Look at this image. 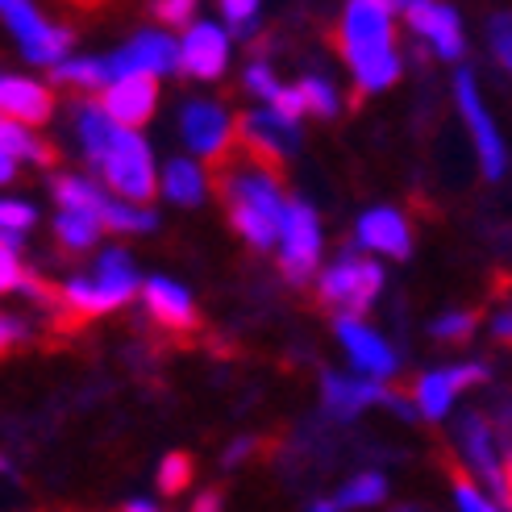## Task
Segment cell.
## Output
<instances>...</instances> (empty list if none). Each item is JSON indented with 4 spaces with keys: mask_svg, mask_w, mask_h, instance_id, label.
I'll return each mask as SVG.
<instances>
[{
    "mask_svg": "<svg viewBox=\"0 0 512 512\" xmlns=\"http://www.w3.org/2000/svg\"><path fill=\"white\" fill-rule=\"evenodd\" d=\"M396 512H413V508H396Z\"/></svg>",
    "mask_w": 512,
    "mask_h": 512,
    "instance_id": "681fc988",
    "label": "cell"
},
{
    "mask_svg": "<svg viewBox=\"0 0 512 512\" xmlns=\"http://www.w3.org/2000/svg\"><path fill=\"white\" fill-rule=\"evenodd\" d=\"M13 167H17V159L0 150V184H5V179H13Z\"/></svg>",
    "mask_w": 512,
    "mask_h": 512,
    "instance_id": "b9f144b4",
    "label": "cell"
},
{
    "mask_svg": "<svg viewBox=\"0 0 512 512\" xmlns=\"http://www.w3.org/2000/svg\"><path fill=\"white\" fill-rule=\"evenodd\" d=\"M163 192L175 200V204H200L204 200V171L188 159H175L167 163L163 171Z\"/></svg>",
    "mask_w": 512,
    "mask_h": 512,
    "instance_id": "ffe728a7",
    "label": "cell"
},
{
    "mask_svg": "<svg viewBox=\"0 0 512 512\" xmlns=\"http://www.w3.org/2000/svg\"><path fill=\"white\" fill-rule=\"evenodd\" d=\"M25 284V267L17 263V238L0 234V292H13Z\"/></svg>",
    "mask_w": 512,
    "mask_h": 512,
    "instance_id": "4dcf8cb0",
    "label": "cell"
},
{
    "mask_svg": "<svg viewBox=\"0 0 512 512\" xmlns=\"http://www.w3.org/2000/svg\"><path fill=\"white\" fill-rule=\"evenodd\" d=\"M100 229L105 225H100L96 217H88V213H59V221H55V234L67 250H88Z\"/></svg>",
    "mask_w": 512,
    "mask_h": 512,
    "instance_id": "cb8c5ba5",
    "label": "cell"
},
{
    "mask_svg": "<svg viewBox=\"0 0 512 512\" xmlns=\"http://www.w3.org/2000/svg\"><path fill=\"white\" fill-rule=\"evenodd\" d=\"M30 225H34V209H30V204H21V200H0V234L21 238Z\"/></svg>",
    "mask_w": 512,
    "mask_h": 512,
    "instance_id": "1f68e13d",
    "label": "cell"
},
{
    "mask_svg": "<svg viewBox=\"0 0 512 512\" xmlns=\"http://www.w3.org/2000/svg\"><path fill=\"white\" fill-rule=\"evenodd\" d=\"M379 5L388 9V13H396V9H408V0H379Z\"/></svg>",
    "mask_w": 512,
    "mask_h": 512,
    "instance_id": "bcb514c9",
    "label": "cell"
},
{
    "mask_svg": "<svg viewBox=\"0 0 512 512\" xmlns=\"http://www.w3.org/2000/svg\"><path fill=\"white\" fill-rule=\"evenodd\" d=\"M55 109L50 88L34 80H17V75H0V117L17 125H42Z\"/></svg>",
    "mask_w": 512,
    "mask_h": 512,
    "instance_id": "5bb4252c",
    "label": "cell"
},
{
    "mask_svg": "<svg viewBox=\"0 0 512 512\" xmlns=\"http://www.w3.org/2000/svg\"><path fill=\"white\" fill-rule=\"evenodd\" d=\"M155 225V213L146 209H130V204H109L105 209V229H117V234H134V229H150Z\"/></svg>",
    "mask_w": 512,
    "mask_h": 512,
    "instance_id": "f1b7e54d",
    "label": "cell"
},
{
    "mask_svg": "<svg viewBox=\"0 0 512 512\" xmlns=\"http://www.w3.org/2000/svg\"><path fill=\"white\" fill-rule=\"evenodd\" d=\"M55 75L63 84H80V88H100L105 92L109 88V63H100V59H75V63H59Z\"/></svg>",
    "mask_w": 512,
    "mask_h": 512,
    "instance_id": "d4e9b609",
    "label": "cell"
},
{
    "mask_svg": "<svg viewBox=\"0 0 512 512\" xmlns=\"http://www.w3.org/2000/svg\"><path fill=\"white\" fill-rule=\"evenodd\" d=\"M221 13L234 30H250L254 25V13H259V0H221Z\"/></svg>",
    "mask_w": 512,
    "mask_h": 512,
    "instance_id": "8d00e7d4",
    "label": "cell"
},
{
    "mask_svg": "<svg viewBox=\"0 0 512 512\" xmlns=\"http://www.w3.org/2000/svg\"><path fill=\"white\" fill-rule=\"evenodd\" d=\"M454 92H458V109H463L467 117V130L475 138V150H479V163H483V175L496 179L504 171V146H500V134H496V125L488 121V109H483V100L475 92V80L463 71L454 80Z\"/></svg>",
    "mask_w": 512,
    "mask_h": 512,
    "instance_id": "52a82bcc",
    "label": "cell"
},
{
    "mask_svg": "<svg viewBox=\"0 0 512 512\" xmlns=\"http://www.w3.org/2000/svg\"><path fill=\"white\" fill-rule=\"evenodd\" d=\"M279 242H284V250H279V271H284V279H292V284H304V279L317 271V259H321V225H317V213L304 200L288 204Z\"/></svg>",
    "mask_w": 512,
    "mask_h": 512,
    "instance_id": "5b68a950",
    "label": "cell"
},
{
    "mask_svg": "<svg viewBox=\"0 0 512 512\" xmlns=\"http://www.w3.org/2000/svg\"><path fill=\"white\" fill-rule=\"evenodd\" d=\"M67 46H71V30H59V25H50V30H46L34 46H25V59H30V63H50V67H59L63 55H67Z\"/></svg>",
    "mask_w": 512,
    "mask_h": 512,
    "instance_id": "4316f807",
    "label": "cell"
},
{
    "mask_svg": "<svg viewBox=\"0 0 512 512\" xmlns=\"http://www.w3.org/2000/svg\"><path fill=\"white\" fill-rule=\"evenodd\" d=\"M358 246L379 250V254H392V259H408V250H413L404 217L392 213V209H371L363 221H358Z\"/></svg>",
    "mask_w": 512,
    "mask_h": 512,
    "instance_id": "e0dca14e",
    "label": "cell"
},
{
    "mask_svg": "<svg viewBox=\"0 0 512 512\" xmlns=\"http://www.w3.org/2000/svg\"><path fill=\"white\" fill-rule=\"evenodd\" d=\"M179 63V46L163 34H138L125 50L109 59L113 80H130V75H167Z\"/></svg>",
    "mask_w": 512,
    "mask_h": 512,
    "instance_id": "ba28073f",
    "label": "cell"
},
{
    "mask_svg": "<svg viewBox=\"0 0 512 512\" xmlns=\"http://www.w3.org/2000/svg\"><path fill=\"white\" fill-rule=\"evenodd\" d=\"M159 105V84L155 75H130V80H113L105 92H100V109H105L109 121L125 125V130H138L142 121L155 117Z\"/></svg>",
    "mask_w": 512,
    "mask_h": 512,
    "instance_id": "8992f818",
    "label": "cell"
},
{
    "mask_svg": "<svg viewBox=\"0 0 512 512\" xmlns=\"http://www.w3.org/2000/svg\"><path fill=\"white\" fill-rule=\"evenodd\" d=\"M271 113L296 125L304 113H309V109H304V96H300V88H279V96L271 100Z\"/></svg>",
    "mask_w": 512,
    "mask_h": 512,
    "instance_id": "e575fe53",
    "label": "cell"
},
{
    "mask_svg": "<svg viewBox=\"0 0 512 512\" xmlns=\"http://www.w3.org/2000/svg\"><path fill=\"white\" fill-rule=\"evenodd\" d=\"M188 483H192V458L188 454H167L163 467H159V488L167 496H175V492H184Z\"/></svg>",
    "mask_w": 512,
    "mask_h": 512,
    "instance_id": "f546056e",
    "label": "cell"
},
{
    "mask_svg": "<svg viewBox=\"0 0 512 512\" xmlns=\"http://www.w3.org/2000/svg\"><path fill=\"white\" fill-rule=\"evenodd\" d=\"M483 375H488V367H479V363L421 375V383H417V413H425V417H433V421L446 417L450 404H454V396L463 392V388H471V383H479Z\"/></svg>",
    "mask_w": 512,
    "mask_h": 512,
    "instance_id": "7c38bea8",
    "label": "cell"
},
{
    "mask_svg": "<svg viewBox=\"0 0 512 512\" xmlns=\"http://www.w3.org/2000/svg\"><path fill=\"white\" fill-rule=\"evenodd\" d=\"M371 400H388V392L379 388V379H350V375H325V404L342 417H354L358 408H367Z\"/></svg>",
    "mask_w": 512,
    "mask_h": 512,
    "instance_id": "ac0fdd59",
    "label": "cell"
},
{
    "mask_svg": "<svg viewBox=\"0 0 512 512\" xmlns=\"http://www.w3.org/2000/svg\"><path fill=\"white\" fill-rule=\"evenodd\" d=\"M71 5H84V9H92V5H100V0H71Z\"/></svg>",
    "mask_w": 512,
    "mask_h": 512,
    "instance_id": "7dc6e473",
    "label": "cell"
},
{
    "mask_svg": "<svg viewBox=\"0 0 512 512\" xmlns=\"http://www.w3.org/2000/svg\"><path fill=\"white\" fill-rule=\"evenodd\" d=\"M338 334H342V342H346V350H350V358L358 367H363L367 375H375V379H388L392 371H396V354L388 350V342H383L375 329H367L363 321H354V317H342L338 321Z\"/></svg>",
    "mask_w": 512,
    "mask_h": 512,
    "instance_id": "9a60e30c",
    "label": "cell"
},
{
    "mask_svg": "<svg viewBox=\"0 0 512 512\" xmlns=\"http://www.w3.org/2000/svg\"><path fill=\"white\" fill-rule=\"evenodd\" d=\"M492 50H496V59L508 67L512 75V13H500L492 17Z\"/></svg>",
    "mask_w": 512,
    "mask_h": 512,
    "instance_id": "d6a6232c",
    "label": "cell"
},
{
    "mask_svg": "<svg viewBox=\"0 0 512 512\" xmlns=\"http://www.w3.org/2000/svg\"><path fill=\"white\" fill-rule=\"evenodd\" d=\"M196 5H200V0H159L155 17H159L163 25H188L192 13H196Z\"/></svg>",
    "mask_w": 512,
    "mask_h": 512,
    "instance_id": "d590c367",
    "label": "cell"
},
{
    "mask_svg": "<svg viewBox=\"0 0 512 512\" xmlns=\"http://www.w3.org/2000/svg\"><path fill=\"white\" fill-rule=\"evenodd\" d=\"M338 50L363 92H379L396 84L400 55L392 46V13L379 0H350L346 21L338 30Z\"/></svg>",
    "mask_w": 512,
    "mask_h": 512,
    "instance_id": "3957f363",
    "label": "cell"
},
{
    "mask_svg": "<svg viewBox=\"0 0 512 512\" xmlns=\"http://www.w3.org/2000/svg\"><path fill=\"white\" fill-rule=\"evenodd\" d=\"M55 200L63 204V213H88V217H96L100 225H105V209L113 204L100 188H92L88 179H75V175L55 179Z\"/></svg>",
    "mask_w": 512,
    "mask_h": 512,
    "instance_id": "d6986e66",
    "label": "cell"
},
{
    "mask_svg": "<svg viewBox=\"0 0 512 512\" xmlns=\"http://www.w3.org/2000/svg\"><path fill=\"white\" fill-rule=\"evenodd\" d=\"M404 17L421 38H429V46L438 50L442 59L463 55V25H458L450 5H442V0H408Z\"/></svg>",
    "mask_w": 512,
    "mask_h": 512,
    "instance_id": "9c48e42d",
    "label": "cell"
},
{
    "mask_svg": "<svg viewBox=\"0 0 512 512\" xmlns=\"http://www.w3.org/2000/svg\"><path fill=\"white\" fill-rule=\"evenodd\" d=\"M463 446H467V458H471L475 475L488 483V488L496 492V500L508 508V479H504V463H500V454H496L492 425L483 421V417H467L463 421Z\"/></svg>",
    "mask_w": 512,
    "mask_h": 512,
    "instance_id": "4fadbf2b",
    "label": "cell"
},
{
    "mask_svg": "<svg viewBox=\"0 0 512 512\" xmlns=\"http://www.w3.org/2000/svg\"><path fill=\"white\" fill-rule=\"evenodd\" d=\"M17 342H21V329H17L9 317H0V358H5V354H9Z\"/></svg>",
    "mask_w": 512,
    "mask_h": 512,
    "instance_id": "f35d334b",
    "label": "cell"
},
{
    "mask_svg": "<svg viewBox=\"0 0 512 512\" xmlns=\"http://www.w3.org/2000/svg\"><path fill=\"white\" fill-rule=\"evenodd\" d=\"M446 471H450L454 496H458V508H463V512H504V508H496V504H492L488 496H483V492L475 488V483H471V475H467L463 467H458L450 454H446Z\"/></svg>",
    "mask_w": 512,
    "mask_h": 512,
    "instance_id": "484cf974",
    "label": "cell"
},
{
    "mask_svg": "<svg viewBox=\"0 0 512 512\" xmlns=\"http://www.w3.org/2000/svg\"><path fill=\"white\" fill-rule=\"evenodd\" d=\"M213 184H217V196L225 200L229 225H234L254 250L275 246V238L284 234V213H288L284 192H279V175L259 167L246 155H242V163L234 155H225L213 163Z\"/></svg>",
    "mask_w": 512,
    "mask_h": 512,
    "instance_id": "6da1fadb",
    "label": "cell"
},
{
    "mask_svg": "<svg viewBox=\"0 0 512 512\" xmlns=\"http://www.w3.org/2000/svg\"><path fill=\"white\" fill-rule=\"evenodd\" d=\"M383 492H388V483H383V475H354L346 488L334 496V504H338V512H346V508H371V504H379L383 500Z\"/></svg>",
    "mask_w": 512,
    "mask_h": 512,
    "instance_id": "603a6c76",
    "label": "cell"
},
{
    "mask_svg": "<svg viewBox=\"0 0 512 512\" xmlns=\"http://www.w3.org/2000/svg\"><path fill=\"white\" fill-rule=\"evenodd\" d=\"M475 321H479V313H454V317H442L438 325H433V334L446 338V342H463L475 329Z\"/></svg>",
    "mask_w": 512,
    "mask_h": 512,
    "instance_id": "836d02e7",
    "label": "cell"
},
{
    "mask_svg": "<svg viewBox=\"0 0 512 512\" xmlns=\"http://www.w3.org/2000/svg\"><path fill=\"white\" fill-rule=\"evenodd\" d=\"M496 338H500V342H508V346H512V309H508V313H500V317H496Z\"/></svg>",
    "mask_w": 512,
    "mask_h": 512,
    "instance_id": "60d3db41",
    "label": "cell"
},
{
    "mask_svg": "<svg viewBox=\"0 0 512 512\" xmlns=\"http://www.w3.org/2000/svg\"><path fill=\"white\" fill-rule=\"evenodd\" d=\"M75 125H80V142H84L88 163L109 179L113 192H121L134 204L155 200V188H159L155 184V163H150V150L134 130L109 121L100 105H84L80 117H75Z\"/></svg>",
    "mask_w": 512,
    "mask_h": 512,
    "instance_id": "7a4b0ae2",
    "label": "cell"
},
{
    "mask_svg": "<svg viewBox=\"0 0 512 512\" xmlns=\"http://www.w3.org/2000/svg\"><path fill=\"white\" fill-rule=\"evenodd\" d=\"M309 512H338V504H334V496H329V500H317Z\"/></svg>",
    "mask_w": 512,
    "mask_h": 512,
    "instance_id": "7bdbcfd3",
    "label": "cell"
},
{
    "mask_svg": "<svg viewBox=\"0 0 512 512\" xmlns=\"http://www.w3.org/2000/svg\"><path fill=\"white\" fill-rule=\"evenodd\" d=\"M0 13H5V21L13 25V34L21 38V46H34L50 25L38 17V9L30 5V0H0Z\"/></svg>",
    "mask_w": 512,
    "mask_h": 512,
    "instance_id": "7402d4cb",
    "label": "cell"
},
{
    "mask_svg": "<svg viewBox=\"0 0 512 512\" xmlns=\"http://www.w3.org/2000/svg\"><path fill=\"white\" fill-rule=\"evenodd\" d=\"M383 288V271L379 263L371 259H354V254H346V259H338L334 267H329L321 275L317 284V300L325 304V309H338L342 317H363L371 309V300L379 296Z\"/></svg>",
    "mask_w": 512,
    "mask_h": 512,
    "instance_id": "277c9868",
    "label": "cell"
},
{
    "mask_svg": "<svg viewBox=\"0 0 512 512\" xmlns=\"http://www.w3.org/2000/svg\"><path fill=\"white\" fill-rule=\"evenodd\" d=\"M229 63V38L225 30H217V25H192L184 46H179V67H184L188 75H196V80H217V75L225 71Z\"/></svg>",
    "mask_w": 512,
    "mask_h": 512,
    "instance_id": "8fae6325",
    "label": "cell"
},
{
    "mask_svg": "<svg viewBox=\"0 0 512 512\" xmlns=\"http://www.w3.org/2000/svg\"><path fill=\"white\" fill-rule=\"evenodd\" d=\"M0 150L5 155H13V159H30V163H55V150L50 146H42L25 125H17V121H5L0 117Z\"/></svg>",
    "mask_w": 512,
    "mask_h": 512,
    "instance_id": "44dd1931",
    "label": "cell"
},
{
    "mask_svg": "<svg viewBox=\"0 0 512 512\" xmlns=\"http://www.w3.org/2000/svg\"><path fill=\"white\" fill-rule=\"evenodd\" d=\"M504 479H508V508H512V450H508V463H504Z\"/></svg>",
    "mask_w": 512,
    "mask_h": 512,
    "instance_id": "f6af8a7d",
    "label": "cell"
},
{
    "mask_svg": "<svg viewBox=\"0 0 512 512\" xmlns=\"http://www.w3.org/2000/svg\"><path fill=\"white\" fill-rule=\"evenodd\" d=\"M125 512H159V508L146 504V500H134V504H125Z\"/></svg>",
    "mask_w": 512,
    "mask_h": 512,
    "instance_id": "ee69618b",
    "label": "cell"
},
{
    "mask_svg": "<svg viewBox=\"0 0 512 512\" xmlns=\"http://www.w3.org/2000/svg\"><path fill=\"white\" fill-rule=\"evenodd\" d=\"M229 130H234V125H229V117L217 105H204V100H196V105L184 109V142L209 167L229 155Z\"/></svg>",
    "mask_w": 512,
    "mask_h": 512,
    "instance_id": "30bf717a",
    "label": "cell"
},
{
    "mask_svg": "<svg viewBox=\"0 0 512 512\" xmlns=\"http://www.w3.org/2000/svg\"><path fill=\"white\" fill-rule=\"evenodd\" d=\"M300 96H304V109L317 113V117H334L338 113V92L329 88L325 80H317V75H304V80H300Z\"/></svg>",
    "mask_w": 512,
    "mask_h": 512,
    "instance_id": "83f0119b",
    "label": "cell"
},
{
    "mask_svg": "<svg viewBox=\"0 0 512 512\" xmlns=\"http://www.w3.org/2000/svg\"><path fill=\"white\" fill-rule=\"evenodd\" d=\"M246 88L254 92V96H263V100H275L279 96V84H275V75L263 67V63H254L250 71H246Z\"/></svg>",
    "mask_w": 512,
    "mask_h": 512,
    "instance_id": "74e56055",
    "label": "cell"
},
{
    "mask_svg": "<svg viewBox=\"0 0 512 512\" xmlns=\"http://www.w3.org/2000/svg\"><path fill=\"white\" fill-rule=\"evenodd\" d=\"M192 512H221V496H217V492H204V496L192 504Z\"/></svg>",
    "mask_w": 512,
    "mask_h": 512,
    "instance_id": "ab89813d",
    "label": "cell"
},
{
    "mask_svg": "<svg viewBox=\"0 0 512 512\" xmlns=\"http://www.w3.org/2000/svg\"><path fill=\"white\" fill-rule=\"evenodd\" d=\"M9 471V463H5V458H0V475H5Z\"/></svg>",
    "mask_w": 512,
    "mask_h": 512,
    "instance_id": "c3c4849f",
    "label": "cell"
},
{
    "mask_svg": "<svg viewBox=\"0 0 512 512\" xmlns=\"http://www.w3.org/2000/svg\"><path fill=\"white\" fill-rule=\"evenodd\" d=\"M142 300H146V313L155 317L159 325H167L171 334L196 329V304H192V296H188L184 288L167 284V279H146Z\"/></svg>",
    "mask_w": 512,
    "mask_h": 512,
    "instance_id": "2e32d148",
    "label": "cell"
}]
</instances>
